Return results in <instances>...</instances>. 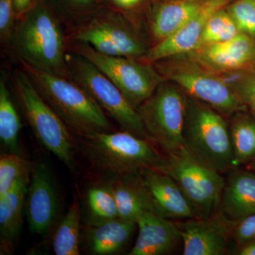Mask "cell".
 Wrapping results in <instances>:
<instances>
[{
    "label": "cell",
    "mask_w": 255,
    "mask_h": 255,
    "mask_svg": "<svg viewBox=\"0 0 255 255\" xmlns=\"http://www.w3.org/2000/svg\"><path fill=\"white\" fill-rule=\"evenodd\" d=\"M65 26L68 41L85 43L103 54L142 60L151 48L145 30L102 6Z\"/></svg>",
    "instance_id": "3"
},
{
    "label": "cell",
    "mask_w": 255,
    "mask_h": 255,
    "mask_svg": "<svg viewBox=\"0 0 255 255\" xmlns=\"http://www.w3.org/2000/svg\"><path fill=\"white\" fill-rule=\"evenodd\" d=\"M136 110L149 140L167 153L183 147L187 95L180 87L164 80Z\"/></svg>",
    "instance_id": "9"
},
{
    "label": "cell",
    "mask_w": 255,
    "mask_h": 255,
    "mask_svg": "<svg viewBox=\"0 0 255 255\" xmlns=\"http://www.w3.org/2000/svg\"><path fill=\"white\" fill-rule=\"evenodd\" d=\"M68 38L63 18L48 0H38L16 20L10 43L18 60L70 78Z\"/></svg>",
    "instance_id": "1"
},
{
    "label": "cell",
    "mask_w": 255,
    "mask_h": 255,
    "mask_svg": "<svg viewBox=\"0 0 255 255\" xmlns=\"http://www.w3.org/2000/svg\"><path fill=\"white\" fill-rule=\"evenodd\" d=\"M117 218L118 209L110 184L89 188L85 197V225H98Z\"/></svg>",
    "instance_id": "26"
},
{
    "label": "cell",
    "mask_w": 255,
    "mask_h": 255,
    "mask_svg": "<svg viewBox=\"0 0 255 255\" xmlns=\"http://www.w3.org/2000/svg\"><path fill=\"white\" fill-rule=\"evenodd\" d=\"M79 138L80 148L92 164L114 177L155 168L162 157L148 139L127 130L97 132Z\"/></svg>",
    "instance_id": "7"
},
{
    "label": "cell",
    "mask_w": 255,
    "mask_h": 255,
    "mask_svg": "<svg viewBox=\"0 0 255 255\" xmlns=\"http://www.w3.org/2000/svg\"><path fill=\"white\" fill-rule=\"evenodd\" d=\"M31 162L18 154H3L0 157V195L9 190L20 179L31 177Z\"/></svg>",
    "instance_id": "29"
},
{
    "label": "cell",
    "mask_w": 255,
    "mask_h": 255,
    "mask_svg": "<svg viewBox=\"0 0 255 255\" xmlns=\"http://www.w3.org/2000/svg\"><path fill=\"white\" fill-rule=\"evenodd\" d=\"M63 18L65 25L87 14L97 6L96 0H48Z\"/></svg>",
    "instance_id": "32"
},
{
    "label": "cell",
    "mask_w": 255,
    "mask_h": 255,
    "mask_svg": "<svg viewBox=\"0 0 255 255\" xmlns=\"http://www.w3.org/2000/svg\"><path fill=\"white\" fill-rule=\"evenodd\" d=\"M60 209L58 186L43 161L33 164L26 194L25 213L32 233L44 235L53 226Z\"/></svg>",
    "instance_id": "12"
},
{
    "label": "cell",
    "mask_w": 255,
    "mask_h": 255,
    "mask_svg": "<svg viewBox=\"0 0 255 255\" xmlns=\"http://www.w3.org/2000/svg\"><path fill=\"white\" fill-rule=\"evenodd\" d=\"M66 61L72 80L83 88L106 114L124 130L149 140L137 110L108 77L78 53L68 50Z\"/></svg>",
    "instance_id": "11"
},
{
    "label": "cell",
    "mask_w": 255,
    "mask_h": 255,
    "mask_svg": "<svg viewBox=\"0 0 255 255\" xmlns=\"http://www.w3.org/2000/svg\"><path fill=\"white\" fill-rule=\"evenodd\" d=\"M183 146L196 159L221 173L235 167L229 124L224 116L188 95Z\"/></svg>",
    "instance_id": "5"
},
{
    "label": "cell",
    "mask_w": 255,
    "mask_h": 255,
    "mask_svg": "<svg viewBox=\"0 0 255 255\" xmlns=\"http://www.w3.org/2000/svg\"><path fill=\"white\" fill-rule=\"evenodd\" d=\"M161 1V0H152V1ZM152 1H151V2H152Z\"/></svg>",
    "instance_id": "38"
},
{
    "label": "cell",
    "mask_w": 255,
    "mask_h": 255,
    "mask_svg": "<svg viewBox=\"0 0 255 255\" xmlns=\"http://www.w3.org/2000/svg\"><path fill=\"white\" fill-rule=\"evenodd\" d=\"M221 212L209 219H188L178 223L184 255H221L227 251L231 233L237 223Z\"/></svg>",
    "instance_id": "13"
},
{
    "label": "cell",
    "mask_w": 255,
    "mask_h": 255,
    "mask_svg": "<svg viewBox=\"0 0 255 255\" xmlns=\"http://www.w3.org/2000/svg\"><path fill=\"white\" fill-rule=\"evenodd\" d=\"M228 219L238 223L255 214V172L235 169L226 182L221 204Z\"/></svg>",
    "instance_id": "21"
},
{
    "label": "cell",
    "mask_w": 255,
    "mask_h": 255,
    "mask_svg": "<svg viewBox=\"0 0 255 255\" xmlns=\"http://www.w3.org/2000/svg\"><path fill=\"white\" fill-rule=\"evenodd\" d=\"M240 32L236 21L226 7L222 8L215 12L206 23L199 48L228 41Z\"/></svg>",
    "instance_id": "27"
},
{
    "label": "cell",
    "mask_w": 255,
    "mask_h": 255,
    "mask_svg": "<svg viewBox=\"0 0 255 255\" xmlns=\"http://www.w3.org/2000/svg\"><path fill=\"white\" fill-rule=\"evenodd\" d=\"M30 178L20 179L0 195V241L3 254L13 253L19 238Z\"/></svg>",
    "instance_id": "20"
},
{
    "label": "cell",
    "mask_w": 255,
    "mask_h": 255,
    "mask_svg": "<svg viewBox=\"0 0 255 255\" xmlns=\"http://www.w3.org/2000/svg\"><path fill=\"white\" fill-rule=\"evenodd\" d=\"M68 50L82 55L100 69L135 110L165 80L152 64L141 60L103 54L78 42L68 41Z\"/></svg>",
    "instance_id": "10"
},
{
    "label": "cell",
    "mask_w": 255,
    "mask_h": 255,
    "mask_svg": "<svg viewBox=\"0 0 255 255\" xmlns=\"http://www.w3.org/2000/svg\"><path fill=\"white\" fill-rule=\"evenodd\" d=\"M138 234L129 255H163L173 251L181 237L177 224L152 211L137 221Z\"/></svg>",
    "instance_id": "18"
},
{
    "label": "cell",
    "mask_w": 255,
    "mask_h": 255,
    "mask_svg": "<svg viewBox=\"0 0 255 255\" xmlns=\"http://www.w3.org/2000/svg\"><path fill=\"white\" fill-rule=\"evenodd\" d=\"M152 65L164 80L173 82L186 95L209 105L224 117L247 111L222 75L192 53L172 55Z\"/></svg>",
    "instance_id": "4"
},
{
    "label": "cell",
    "mask_w": 255,
    "mask_h": 255,
    "mask_svg": "<svg viewBox=\"0 0 255 255\" xmlns=\"http://www.w3.org/2000/svg\"><path fill=\"white\" fill-rule=\"evenodd\" d=\"M81 216L80 204L78 199L75 198L53 236L52 247L55 255H80Z\"/></svg>",
    "instance_id": "24"
},
{
    "label": "cell",
    "mask_w": 255,
    "mask_h": 255,
    "mask_svg": "<svg viewBox=\"0 0 255 255\" xmlns=\"http://www.w3.org/2000/svg\"><path fill=\"white\" fill-rule=\"evenodd\" d=\"M154 169L177 182L198 219H209L219 212L226 185L222 173L196 159L184 146L162 156Z\"/></svg>",
    "instance_id": "8"
},
{
    "label": "cell",
    "mask_w": 255,
    "mask_h": 255,
    "mask_svg": "<svg viewBox=\"0 0 255 255\" xmlns=\"http://www.w3.org/2000/svg\"><path fill=\"white\" fill-rule=\"evenodd\" d=\"M18 60L37 91L74 135L85 137L97 132L113 131L105 112L78 83Z\"/></svg>",
    "instance_id": "2"
},
{
    "label": "cell",
    "mask_w": 255,
    "mask_h": 255,
    "mask_svg": "<svg viewBox=\"0 0 255 255\" xmlns=\"http://www.w3.org/2000/svg\"><path fill=\"white\" fill-rule=\"evenodd\" d=\"M139 174L155 214L170 220L198 219L191 203L170 176L152 167L140 169Z\"/></svg>",
    "instance_id": "15"
},
{
    "label": "cell",
    "mask_w": 255,
    "mask_h": 255,
    "mask_svg": "<svg viewBox=\"0 0 255 255\" xmlns=\"http://www.w3.org/2000/svg\"><path fill=\"white\" fill-rule=\"evenodd\" d=\"M221 75L246 107L247 111L255 119V69L252 67Z\"/></svg>",
    "instance_id": "28"
},
{
    "label": "cell",
    "mask_w": 255,
    "mask_h": 255,
    "mask_svg": "<svg viewBox=\"0 0 255 255\" xmlns=\"http://www.w3.org/2000/svg\"><path fill=\"white\" fill-rule=\"evenodd\" d=\"M21 129V120L3 73L0 79V139L11 153H18Z\"/></svg>",
    "instance_id": "25"
},
{
    "label": "cell",
    "mask_w": 255,
    "mask_h": 255,
    "mask_svg": "<svg viewBox=\"0 0 255 255\" xmlns=\"http://www.w3.org/2000/svg\"><path fill=\"white\" fill-rule=\"evenodd\" d=\"M15 97L33 135L69 168L75 164L76 142L73 132L37 91L22 69L12 75Z\"/></svg>",
    "instance_id": "6"
},
{
    "label": "cell",
    "mask_w": 255,
    "mask_h": 255,
    "mask_svg": "<svg viewBox=\"0 0 255 255\" xmlns=\"http://www.w3.org/2000/svg\"><path fill=\"white\" fill-rule=\"evenodd\" d=\"M232 0H206L194 16L173 35L151 47L141 60L152 64L172 55L184 54L197 50L210 17L218 10L226 7Z\"/></svg>",
    "instance_id": "14"
},
{
    "label": "cell",
    "mask_w": 255,
    "mask_h": 255,
    "mask_svg": "<svg viewBox=\"0 0 255 255\" xmlns=\"http://www.w3.org/2000/svg\"><path fill=\"white\" fill-rule=\"evenodd\" d=\"M38 0H14V12L15 19L22 16L28 10L31 9Z\"/></svg>",
    "instance_id": "35"
},
{
    "label": "cell",
    "mask_w": 255,
    "mask_h": 255,
    "mask_svg": "<svg viewBox=\"0 0 255 255\" xmlns=\"http://www.w3.org/2000/svg\"><path fill=\"white\" fill-rule=\"evenodd\" d=\"M238 255H255V238L241 246Z\"/></svg>",
    "instance_id": "36"
},
{
    "label": "cell",
    "mask_w": 255,
    "mask_h": 255,
    "mask_svg": "<svg viewBox=\"0 0 255 255\" xmlns=\"http://www.w3.org/2000/svg\"><path fill=\"white\" fill-rule=\"evenodd\" d=\"M137 223L117 218L82 228L80 248L92 255H117L127 246Z\"/></svg>",
    "instance_id": "19"
},
{
    "label": "cell",
    "mask_w": 255,
    "mask_h": 255,
    "mask_svg": "<svg viewBox=\"0 0 255 255\" xmlns=\"http://www.w3.org/2000/svg\"><path fill=\"white\" fill-rule=\"evenodd\" d=\"M253 68H254L255 69V64L254 65V66L253 67Z\"/></svg>",
    "instance_id": "39"
},
{
    "label": "cell",
    "mask_w": 255,
    "mask_h": 255,
    "mask_svg": "<svg viewBox=\"0 0 255 255\" xmlns=\"http://www.w3.org/2000/svg\"><path fill=\"white\" fill-rule=\"evenodd\" d=\"M235 167L255 158V119L246 112L233 114L229 124Z\"/></svg>",
    "instance_id": "23"
},
{
    "label": "cell",
    "mask_w": 255,
    "mask_h": 255,
    "mask_svg": "<svg viewBox=\"0 0 255 255\" xmlns=\"http://www.w3.org/2000/svg\"><path fill=\"white\" fill-rule=\"evenodd\" d=\"M191 53L217 73H234L254 66L255 38L240 32L228 41L201 47Z\"/></svg>",
    "instance_id": "16"
},
{
    "label": "cell",
    "mask_w": 255,
    "mask_h": 255,
    "mask_svg": "<svg viewBox=\"0 0 255 255\" xmlns=\"http://www.w3.org/2000/svg\"><path fill=\"white\" fill-rule=\"evenodd\" d=\"M253 169H254V171H253V172H255V158L253 160Z\"/></svg>",
    "instance_id": "37"
},
{
    "label": "cell",
    "mask_w": 255,
    "mask_h": 255,
    "mask_svg": "<svg viewBox=\"0 0 255 255\" xmlns=\"http://www.w3.org/2000/svg\"><path fill=\"white\" fill-rule=\"evenodd\" d=\"M151 1L152 0H96V4L123 14L142 28Z\"/></svg>",
    "instance_id": "30"
},
{
    "label": "cell",
    "mask_w": 255,
    "mask_h": 255,
    "mask_svg": "<svg viewBox=\"0 0 255 255\" xmlns=\"http://www.w3.org/2000/svg\"><path fill=\"white\" fill-rule=\"evenodd\" d=\"M15 22L14 0H0V38L4 44L10 43Z\"/></svg>",
    "instance_id": "33"
},
{
    "label": "cell",
    "mask_w": 255,
    "mask_h": 255,
    "mask_svg": "<svg viewBox=\"0 0 255 255\" xmlns=\"http://www.w3.org/2000/svg\"><path fill=\"white\" fill-rule=\"evenodd\" d=\"M110 184L120 219L136 223L143 213L154 212L150 195L139 172L115 176Z\"/></svg>",
    "instance_id": "22"
},
{
    "label": "cell",
    "mask_w": 255,
    "mask_h": 255,
    "mask_svg": "<svg viewBox=\"0 0 255 255\" xmlns=\"http://www.w3.org/2000/svg\"><path fill=\"white\" fill-rule=\"evenodd\" d=\"M226 9L240 31L255 38V0H236L228 4Z\"/></svg>",
    "instance_id": "31"
},
{
    "label": "cell",
    "mask_w": 255,
    "mask_h": 255,
    "mask_svg": "<svg viewBox=\"0 0 255 255\" xmlns=\"http://www.w3.org/2000/svg\"><path fill=\"white\" fill-rule=\"evenodd\" d=\"M233 236L239 246H243L255 238V214L251 215L237 223Z\"/></svg>",
    "instance_id": "34"
},
{
    "label": "cell",
    "mask_w": 255,
    "mask_h": 255,
    "mask_svg": "<svg viewBox=\"0 0 255 255\" xmlns=\"http://www.w3.org/2000/svg\"><path fill=\"white\" fill-rule=\"evenodd\" d=\"M206 0H161L152 1L144 20L151 47L173 35L195 14Z\"/></svg>",
    "instance_id": "17"
}]
</instances>
